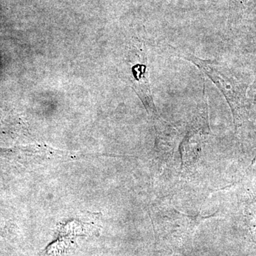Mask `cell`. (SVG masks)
Wrapping results in <instances>:
<instances>
[{
  "label": "cell",
  "mask_w": 256,
  "mask_h": 256,
  "mask_svg": "<svg viewBox=\"0 0 256 256\" xmlns=\"http://www.w3.org/2000/svg\"><path fill=\"white\" fill-rule=\"evenodd\" d=\"M171 48L178 57L196 66L218 88L232 110L236 130L242 127L247 114L249 85L246 79L239 72L218 60H203L184 50Z\"/></svg>",
  "instance_id": "obj_1"
},
{
  "label": "cell",
  "mask_w": 256,
  "mask_h": 256,
  "mask_svg": "<svg viewBox=\"0 0 256 256\" xmlns=\"http://www.w3.org/2000/svg\"><path fill=\"white\" fill-rule=\"evenodd\" d=\"M129 56L131 65H129L128 78L131 86L142 101L148 114L152 118H159L150 82L148 58L142 47H134Z\"/></svg>",
  "instance_id": "obj_2"
},
{
  "label": "cell",
  "mask_w": 256,
  "mask_h": 256,
  "mask_svg": "<svg viewBox=\"0 0 256 256\" xmlns=\"http://www.w3.org/2000/svg\"><path fill=\"white\" fill-rule=\"evenodd\" d=\"M86 233L85 226L74 222L67 224L60 229L54 242L47 247L40 256H64L76 247V240L78 237L84 236Z\"/></svg>",
  "instance_id": "obj_3"
},
{
  "label": "cell",
  "mask_w": 256,
  "mask_h": 256,
  "mask_svg": "<svg viewBox=\"0 0 256 256\" xmlns=\"http://www.w3.org/2000/svg\"><path fill=\"white\" fill-rule=\"evenodd\" d=\"M252 90L254 92V95L256 96V80L252 88Z\"/></svg>",
  "instance_id": "obj_4"
}]
</instances>
